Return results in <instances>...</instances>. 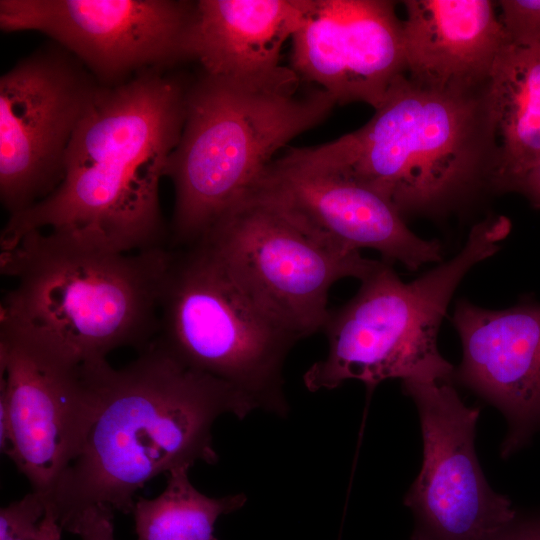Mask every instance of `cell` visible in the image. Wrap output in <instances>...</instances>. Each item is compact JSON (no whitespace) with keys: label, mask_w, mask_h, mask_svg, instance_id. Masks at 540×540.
<instances>
[{"label":"cell","mask_w":540,"mask_h":540,"mask_svg":"<svg viewBox=\"0 0 540 540\" xmlns=\"http://www.w3.org/2000/svg\"><path fill=\"white\" fill-rule=\"evenodd\" d=\"M93 415L77 455L50 494L46 512L72 532L92 508L132 513L137 492L160 474L215 464L212 426L253 406L228 384L179 360L155 338L128 365L82 366Z\"/></svg>","instance_id":"1"},{"label":"cell","mask_w":540,"mask_h":540,"mask_svg":"<svg viewBox=\"0 0 540 540\" xmlns=\"http://www.w3.org/2000/svg\"><path fill=\"white\" fill-rule=\"evenodd\" d=\"M188 86L160 69L100 86L69 142L63 181L9 216L0 240L40 230L109 252L168 247L159 185L181 137Z\"/></svg>","instance_id":"2"},{"label":"cell","mask_w":540,"mask_h":540,"mask_svg":"<svg viewBox=\"0 0 540 540\" xmlns=\"http://www.w3.org/2000/svg\"><path fill=\"white\" fill-rule=\"evenodd\" d=\"M282 159L358 181L403 217L447 214L492 189L499 144L488 83L438 90L402 74L364 126Z\"/></svg>","instance_id":"3"},{"label":"cell","mask_w":540,"mask_h":540,"mask_svg":"<svg viewBox=\"0 0 540 540\" xmlns=\"http://www.w3.org/2000/svg\"><path fill=\"white\" fill-rule=\"evenodd\" d=\"M0 244L1 274L13 280L0 330L74 368L158 335L169 247L109 252L40 230Z\"/></svg>","instance_id":"4"},{"label":"cell","mask_w":540,"mask_h":540,"mask_svg":"<svg viewBox=\"0 0 540 540\" xmlns=\"http://www.w3.org/2000/svg\"><path fill=\"white\" fill-rule=\"evenodd\" d=\"M300 83L283 67L253 79L202 72L189 84L181 137L165 168L175 193L170 248L203 239L251 196L280 148L328 116L331 96L299 92Z\"/></svg>","instance_id":"5"},{"label":"cell","mask_w":540,"mask_h":540,"mask_svg":"<svg viewBox=\"0 0 540 540\" xmlns=\"http://www.w3.org/2000/svg\"><path fill=\"white\" fill-rule=\"evenodd\" d=\"M509 231L504 216L475 224L454 257L411 282L379 261L357 293L330 310L322 330L328 352L305 372L307 389L330 390L348 380L369 391L388 379L452 381L455 370L438 348L440 325L462 279L499 250Z\"/></svg>","instance_id":"6"},{"label":"cell","mask_w":540,"mask_h":540,"mask_svg":"<svg viewBox=\"0 0 540 540\" xmlns=\"http://www.w3.org/2000/svg\"><path fill=\"white\" fill-rule=\"evenodd\" d=\"M157 339L254 409L284 415L285 359L299 341L266 314L204 243L169 248Z\"/></svg>","instance_id":"7"},{"label":"cell","mask_w":540,"mask_h":540,"mask_svg":"<svg viewBox=\"0 0 540 540\" xmlns=\"http://www.w3.org/2000/svg\"><path fill=\"white\" fill-rule=\"evenodd\" d=\"M199 242L207 245L244 292L298 340L322 331L332 286L360 281L379 261L333 249L273 203L252 196ZM197 242V243H199Z\"/></svg>","instance_id":"8"},{"label":"cell","mask_w":540,"mask_h":540,"mask_svg":"<svg viewBox=\"0 0 540 540\" xmlns=\"http://www.w3.org/2000/svg\"><path fill=\"white\" fill-rule=\"evenodd\" d=\"M100 85L51 41L0 78V199L9 216L53 193L65 155Z\"/></svg>","instance_id":"9"},{"label":"cell","mask_w":540,"mask_h":540,"mask_svg":"<svg viewBox=\"0 0 540 540\" xmlns=\"http://www.w3.org/2000/svg\"><path fill=\"white\" fill-rule=\"evenodd\" d=\"M194 9L182 0H1L0 28L49 36L100 86L115 87L190 60Z\"/></svg>","instance_id":"10"},{"label":"cell","mask_w":540,"mask_h":540,"mask_svg":"<svg viewBox=\"0 0 540 540\" xmlns=\"http://www.w3.org/2000/svg\"><path fill=\"white\" fill-rule=\"evenodd\" d=\"M423 441L421 470L405 497L410 540H492L517 516L488 485L474 448L479 409L467 406L452 381H407Z\"/></svg>","instance_id":"11"},{"label":"cell","mask_w":540,"mask_h":540,"mask_svg":"<svg viewBox=\"0 0 540 540\" xmlns=\"http://www.w3.org/2000/svg\"><path fill=\"white\" fill-rule=\"evenodd\" d=\"M82 366L0 330V445L44 499L77 455L93 415Z\"/></svg>","instance_id":"12"},{"label":"cell","mask_w":540,"mask_h":540,"mask_svg":"<svg viewBox=\"0 0 540 540\" xmlns=\"http://www.w3.org/2000/svg\"><path fill=\"white\" fill-rule=\"evenodd\" d=\"M291 39V69L335 104L364 102L376 110L406 73L393 1L311 0Z\"/></svg>","instance_id":"13"},{"label":"cell","mask_w":540,"mask_h":540,"mask_svg":"<svg viewBox=\"0 0 540 540\" xmlns=\"http://www.w3.org/2000/svg\"><path fill=\"white\" fill-rule=\"evenodd\" d=\"M265 199L325 245L345 252L378 251L388 263L417 270L441 262L442 246L413 233L397 209L366 185L279 158L250 197Z\"/></svg>","instance_id":"14"},{"label":"cell","mask_w":540,"mask_h":540,"mask_svg":"<svg viewBox=\"0 0 540 540\" xmlns=\"http://www.w3.org/2000/svg\"><path fill=\"white\" fill-rule=\"evenodd\" d=\"M452 322L462 345L453 379L503 413L501 453L512 454L540 430V303L494 310L460 299Z\"/></svg>","instance_id":"15"},{"label":"cell","mask_w":540,"mask_h":540,"mask_svg":"<svg viewBox=\"0 0 540 540\" xmlns=\"http://www.w3.org/2000/svg\"><path fill=\"white\" fill-rule=\"evenodd\" d=\"M406 75L438 90L485 86L508 38L490 0H407Z\"/></svg>","instance_id":"16"},{"label":"cell","mask_w":540,"mask_h":540,"mask_svg":"<svg viewBox=\"0 0 540 540\" xmlns=\"http://www.w3.org/2000/svg\"><path fill=\"white\" fill-rule=\"evenodd\" d=\"M311 0H199L188 37L202 72L235 79L279 72L284 43L301 26Z\"/></svg>","instance_id":"17"},{"label":"cell","mask_w":540,"mask_h":540,"mask_svg":"<svg viewBox=\"0 0 540 540\" xmlns=\"http://www.w3.org/2000/svg\"><path fill=\"white\" fill-rule=\"evenodd\" d=\"M499 144L492 190L510 185L540 159V39L507 41L488 81Z\"/></svg>","instance_id":"18"},{"label":"cell","mask_w":540,"mask_h":540,"mask_svg":"<svg viewBox=\"0 0 540 540\" xmlns=\"http://www.w3.org/2000/svg\"><path fill=\"white\" fill-rule=\"evenodd\" d=\"M189 469L168 473L157 497L136 498L132 514L137 540H217L218 519L245 504L244 494L214 498L201 493L192 485Z\"/></svg>","instance_id":"19"},{"label":"cell","mask_w":540,"mask_h":540,"mask_svg":"<svg viewBox=\"0 0 540 540\" xmlns=\"http://www.w3.org/2000/svg\"><path fill=\"white\" fill-rule=\"evenodd\" d=\"M46 512L44 497L31 490L0 510V540H34Z\"/></svg>","instance_id":"20"},{"label":"cell","mask_w":540,"mask_h":540,"mask_svg":"<svg viewBox=\"0 0 540 540\" xmlns=\"http://www.w3.org/2000/svg\"><path fill=\"white\" fill-rule=\"evenodd\" d=\"M499 19L511 42L540 39V0H501Z\"/></svg>","instance_id":"21"},{"label":"cell","mask_w":540,"mask_h":540,"mask_svg":"<svg viewBox=\"0 0 540 540\" xmlns=\"http://www.w3.org/2000/svg\"><path fill=\"white\" fill-rule=\"evenodd\" d=\"M71 533L81 540H115L113 512L92 508L79 518Z\"/></svg>","instance_id":"22"},{"label":"cell","mask_w":540,"mask_h":540,"mask_svg":"<svg viewBox=\"0 0 540 540\" xmlns=\"http://www.w3.org/2000/svg\"><path fill=\"white\" fill-rule=\"evenodd\" d=\"M492 540H540V515L516 518Z\"/></svg>","instance_id":"23"},{"label":"cell","mask_w":540,"mask_h":540,"mask_svg":"<svg viewBox=\"0 0 540 540\" xmlns=\"http://www.w3.org/2000/svg\"><path fill=\"white\" fill-rule=\"evenodd\" d=\"M508 191L521 193L535 207L540 208V159L521 177L516 179L510 185Z\"/></svg>","instance_id":"24"},{"label":"cell","mask_w":540,"mask_h":540,"mask_svg":"<svg viewBox=\"0 0 540 540\" xmlns=\"http://www.w3.org/2000/svg\"><path fill=\"white\" fill-rule=\"evenodd\" d=\"M62 528L56 519L50 514L45 513L42 518L37 535L34 540H61Z\"/></svg>","instance_id":"25"}]
</instances>
